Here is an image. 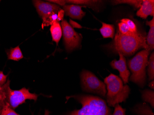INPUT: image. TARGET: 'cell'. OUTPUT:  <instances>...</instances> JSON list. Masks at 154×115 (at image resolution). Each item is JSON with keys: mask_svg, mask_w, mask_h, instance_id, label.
Segmentation results:
<instances>
[{"mask_svg": "<svg viewBox=\"0 0 154 115\" xmlns=\"http://www.w3.org/2000/svg\"><path fill=\"white\" fill-rule=\"evenodd\" d=\"M146 25L150 27L149 32L146 38V42L149 47V51L154 49V18L150 21H147Z\"/></svg>", "mask_w": 154, "mask_h": 115, "instance_id": "2e32d148", "label": "cell"}, {"mask_svg": "<svg viewBox=\"0 0 154 115\" xmlns=\"http://www.w3.org/2000/svg\"><path fill=\"white\" fill-rule=\"evenodd\" d=\"M148 75L149 80L153 81L154 80V53L150 55L148 62Z\"/></svg>", "mask_w": 154, "mask_h": 115, "instance_id": "44dd1931", "label": "cell"}, {"mask_svg": "<svg viewBox=\"0 0 154 115\" xmlns=\"http://www.w3.org/2000/svg\"><path fill=\"white\" fill-rule=\"evenodd\" d=\"M5 104L6 103L3 102L1 100H0V112H1L2 110V109L3 107H4V105H5Z\"/></svg>", "mask_w": 154, "mask_h": 115, "instance_id": "f1b7e54d", "label": "cell"}, {"mask_svg": "<svg viewBox=\"0 0 154 115\" xmlns=\"http://www.w3.org/2000/svg\"><path fill=\"white\" fill-rule=\"evenodd\" d=\"M9 80H8L7 83L0 87V100H1L3 102L6 103L7 102V88L8 84L10 83Z\"/></svg>", "mask_w": 154, "mask_h": 115, "instance_id": "603a6c76", "label": "cell"}, {"mask_svg": "<svg viewBox=\"0 0 154 115\" xmlns=\"http://www.w3.org/2000/svg\"><path fill=\"white\" fill-rule=\"evenodd\" d=\"M154 80L153 81H151L150 83L149 84V87L152 89V90H154Z\"/></svg>", "mask_w": 154, "mask_h": 115, "instance_id": "f546056e", "label": "cell"}, {"mask_svg": "<svg viewBox=\"0 0 154 115\" xmlns=\"http://www.w3.org/2000/svg\"><path fill=\"white\" fill-rule=\"evenodd\" d=\"M51 111H49L48 110H45L44 115H50ZM0 115H19L17 114L13 109L11 108L9 104L6 102L5 105L2 110L0 112ZM32 115H34L33 113H32Z\"/></svg>", "mask_w": 154, "mask_h": 115, "instance_id": "ffe728a7", "label": "cell"}, {"mask_svg": "<svg viewBox=\"0 0 154 115\" xmlns=\"http://www.w3.org/2000/svg\"><path fill=\"white\" fill-rule=\"evenodd\" d=\"M137 16L143 19H146L149 16L154 17V0H144L143 1L140 8L137 12Z\"/></svg>", "mask_w": 154, "mask_h": 115, "instance_id": "8fae6325", "label": "cell"}, {"mask_svg": "<svg viewBox=\"0 0 154 115\" xmlns=\"http://www.w3.org/2000/svg\"><path fill=\"white\" fill-rule=\"evenodd\" d=\"M8 58L9 60L18 61L24 58L23 53L20 47L12 48L11 47L7 52Z\"/></svg>", "mask_w": 154, "mask_h": 115, "instance_id": "e0dca14e", "label": "cell"}, {"mask_svg": "<svg viewBox=\"0 0 154 115\" xmlns=\"http://www.w3.org/2000/svg\"><path fill=\"white\" fill-rule=\"evenodd\" d=\"M132 112L137 115H154L151 107L146 103L137 104L132 109Z\"/></svg>", "mask_w": 154, "mask_h": 115, "instance_id": "5bb4252c", "label": "cell"}, {"mask_svg": "<svg viewBox=\"0 0 154 115\" xmlns=\"http://www.w3.org/2000/svg\"><path fill=\"white\" fill-rule=\"evenodd\" d=\"M83 7L74 4H66L63 6V10L64 11L65 14L66 16L81 20L85 15V12H84L82 9Z\"/></svg>", "mask_w": 154, "mask_h": 115, "instance_id": "30bf717a", "label": "cell"}, {"mask_svg": "<svg viewBox=\"0 0 154 115\" xmlns=\"http://www.w3.org/2000/svg\"><path fill=\"white\" fill-rule=\"evenodd\" d=\"M121 22H123L128 25V27L129 29L130 32L131 33H136L138 31L137 30V26L135 23L128 19H122L121 20Z\"/></svg>", "mask_w": 154, "mask_h": 115, "instance_id": "7402d4cb", "label": "cell"}, {"mask_svg": "<svg viewBox=\"0 0 154 115\" xmlns=\"http://www.w3.org/2000/svg\"><path fill=\"white\" fill-rule=\"evenodd\" d=\"M47 2L62 6H64L66 3L65 1H63V0H51V1H47Z\"/></svg>", "mask_w": 154, "mask_h": 115, "instance_id": "4316f807", "label": "cell"}, {"mask_svg": "<svg viewBox=\"0 0 154 115\" xmlns=\"http://www.w3.org/2000/svg\"><path fill=\"white\" fill-rule=\"evenodd\" d=\"M50 31L53 41L56 42L57 45L58 46L62 35V28L60 22H55L51 26Z\"/></svg>", "mask_w": 154, "mask_h": 115, "instance_id": "4fadbf2b", "label": "cell"}, {"mask_svg": "<svg viewBox=\"0 0 154 115\" xmlns=\"http://www.w3.org/2000/svg\"><path fill=\"white\" fill-rule=\"evenodd\" d=\"M33 3L43 21L52 14L57 13L62 9L59 5L50 2H45L37 0L33 1Z\"/></svg>", "mask_w": 154, "mask_h": 115, "instance_id": "ba28073f", "label": "cell"}, {"mask_svg": "<svg viewBox=\"0 0 154 115\" xmlns=\"http://www.w3.org/2000/svg\"><path fill=\"white\" fill-rule=\"evenodd\" d=\"M117 30L122 34H127L130 33L128 25L123 22H121L118 24Z\"/></svg>", "mask_w": 154, "mask_h": 115, "instance_id": "cb8c5ba5", "label": "cell"}, {"mask_svg": "<svg viewBox=\"0 0 154 115\" xmlns=\"http://www.w3.org/2000/svg\"><path fill=\"white\" fill-rule=\"evenodd\" d=\"M100 32L103 38H114L115 37V26L111 24L102 23V26L100 29Z\"/></svg>", "mask_w": 154, "mask_h": 115, "instance_id": "9a60e30c", "label": "cell"}, {"mask_svg": "<svg viewBox=\"0 0 154 115\" xmlns=\"http://www.w3.org/2000/svg\"><path fill=\"white\" fill-rule=\"evenodd\" d=\"M38 95L31 93L29 89L23 88L20 90L10 89V83L7 88V102L11 108L15 109L19 105L24 103L26 99L37 101Z\"/></svg>", "mask_w": 154, "mask_h": 115, "instance_id": "8992f818", "label": "cell"}, {"mask_svg": "<svg viewBox=\"0 0 154 115\" xmlns=\"http://www.w3.org/2000/svg\"><path fill=\"white\" fill-rule=\"evenodd\" d=\"M149 53L150 51L147 49L142 50L128 61V66L131 72L130 80L141 88L146 84V68Z\"/></svg>", "mask_w": 154, "mask_h": 115, "instance_id": "277c9868", "label": "cell"}, {"mask_svg": "<svg viewBox=\"0 0 154 115\" xmlns=\"http://www.w3.org/2000/svg\"><path fill=\"white\" fill-rule=\"evenodd\" d=\"M61 26L66 51L70 52L78 48L82 39L80 35L75 32L66 20H63L61 21Z\"/></svg>", "mask_w": 154, "mask_h": 115, "instance_id": "52a82bcc", "label": "cell"}, {"mask_svg": "<svg viewBox=\"0 0 154 115\" xmlns=\"http://www.w3.org/2000/svg\"><path fill=\"white\" fill-rule=\"evenodd\" d=\"M66 3L74 5H82L83 7L86 6L92 8L95 11L99 9V6L102 3V1H91V0H67L65 1Z\"/></svg>", "mask_w": 154, "mask_h": 115, "instance_id": "7c38bea8", "label": "cell"}, {"mask_svg": "<svg viewBox=\"0 0 154 115\" xmlns=\"http://www.w3.org/2000/svg\"><path fill=\"white\" fill-rule=\"evenodd\" d=\"M112 3L114 5H117L118 4H129L131 6L134 7L135 9H139L141 6L142 3L143 2V1L141 0H118V1H111Z\"/></svg>", "mask_w": 154, "mask_h": 115, "instance_id": "d6986e66", "label": "cell"}, {"mask_svg": "<svg viewBox=\"0 0 154 115\" xmlns=\"http://www.w3.org/2000/svg\"><path fill=\"white\" fill-rule=\"evenodd\" d=\"M8 77V75H5L2 71H0V87L6 83Z\"/></svg>", "mask_w": 154, "mask_h": 115, "instance_id": "484cf974", "label": "cell"}, {"mask_svg": "<svg viewBox=\"0 0 154 115\" xmlns=\"http://www.w3.org/2000/svg\"><path fill=\"white\" fill-rule=\"evenodd\" d=\"M80 79L81 87L84 91L95 93L102 97H106V85L92 72L83 70L80 74Z\"/></svg>", "mask_w": 154, "mask_h": 115, "instance_id": "5b68a950", "label": "cell"}, {"mask_svg": "<svg viewBox=\"0 0 154 115\" xmlns=\"http://www.w3.org/2000/svg\"><path fill=\"white\" fill-rule=\"evenodd\" d=\"M76 99L81 104L79 109L69 112L66 115H112V109L106 101L101 98L91 95H79L67 97Z\"/></svg>", "mask_w": 154, "mask_h": 115, "instance_id": "7a4b0ae2", "label": "cell"}, {"mask_svg": "<svg viewBox=\"0 0 154 115\" xmlns=\"http://www.w3.org/2000/svg\"><path fill=\"white\" fill-rule=\"evenodd\" d=\"M142 98L144 101L150 104L152 108H154V91L153 90L145 89L141 91Z\"/></svg>", "mask_w": 154, "mask_h": 115, "instance_id": "ac0fdd59", "label": "cell"}, {"mask_svg": "<svg viewBox=\"0 0 154 115\" xmlns=\"http://www.w3.org/2000/svg\"><path fill=\"white\" fill-rule=\"evenodd\" d=\"M114 38V40L108 45V47L115 53L128 56L133 55L141 48L149 50L145 32L138 31L136 33L124 35L117 30Z\"/></svg>", "mask_w": 154, "mask_h": 115, "instance_id": "6da1fadb", "label": "cell"}, {"mask_svg": "<svg viewBox=\"0 0 154 115\" xmlns=\"http://www.w3.org/2000/svg\"><path fill=\"white\" fill-rule=\"evenodd\" d=\"M120 59L118 60L114 59L110 63L112 68L117 70L119 71L120 78L122 80L125 84L128 83L129 79L130 76V72L128 69L127 61L125 57L123 54L119 53Z\"/></svg>", "mask_w": 154, "mask_h": 115, "instance_id": "9c48e42d", "label": "cell"}, {"mask_svg": "<svg viewBox=\"0 0 154 115\" xmlns=\"http://www.w3.org/2000/svg\"><path fill=\"white\" fill-rule=\"evenodd\" d=\"M70 25L72 27V28H76L81 29L82 28V26L79 24L77 22H75L74 21L72 20H70Z\"/></svg>", "mask_w": 154, "mask_h": 115, "instance_id": "83f0119b", "label": "cell"}, {"mask_svg": "<svg viewBox=\"0 0 154 115\" xmlns=\"http://www.w3.org/2000/svg\"><path fill=\"white\" fill-rule=\"evenodd\" d=\"M126 109L123 108L121 105L116 104L115 106V110L112 115H125Z\"/></svg>", "mask_w": 154, "mask_h": 115, "instance_id": "d4e9b609", "label": "cell"}, {"mask_svg": "<svg viewBox=\"0 0 154 115\" xmlns=\"http://www.w3.org/2000/svg\"><path fill=\"white\" fill-rule=\"evenodd\" d=\"M107 90L106 103L109 107L126 101L130 93L129 86L124 85L122 79L115 74H110L104 80Z\"/></svg>", "mask_w": 154, "mask_h": 115, "instance_id": "3957f363", "label": "cell"}]
</instances>
